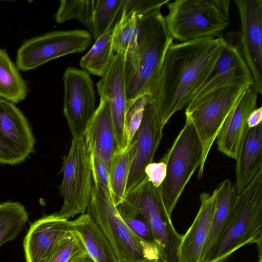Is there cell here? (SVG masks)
<instances>
[{
	"mask_svg": "<svg viewBox=\"0 0 262 262\" xmlns=\"http://www.w3.org/2000/svg\"><path fill=\"white\" fill-rule=\"evenodd\" d=\"M222 37L172 43L163 61L154 100L163 126L190 102L221 55Z\"/></svg>",
	"mask_w": 262,
	"mask_h": 262,
	"instance_id": "cell-1",
	"label": "cell"
},
{
	"mask_svg": "<svg viewBox=\"0 0 262 262\" xmlns=\"http://www.w3.org/2000/svg\"><path fill=\"white\" fill-rule=\"evenodd\" d=\"M138 17L135 51L124 60L127 112L142 95H148L149 99H154L165 54L173 42L161 9Z\"/></svg>",
	"mask_w": 262,
	"mask_h": 262,
	"instance_id": "cell-2",
	"label": "cell"
},
{
	"mask_svg": "<svg viewBox=\"0 0 262 262\" xmlns=\"http://www.w3.org/2000/svg\"><path fill=\"white\" fill-rule=\"evenodd\" d=\"M86 211L105 236L119 262H162L157 247L129 228L113 200L96 185Z\"/></svg>",
	"mask_w": 262,
	"mask_h": 262,
	"instance_id": "cell-3",
	"label": "cell"
},
{
	"mask_svg": "<svg viewBox=\"0 0 262 262\" xmlns=\"http://www.w3.org/2000/svg\"><path fill=\"white\" fill-rule=\"evenodd\" d=\"M230 0H176L168 2L164 17L173 39L185 42L220 37L230 24Z\"/></svg>",
	"mask_w": 262,
	"mask_h": 262,
	"instance_id": "cell-4",
	"label": "cell"
},
{
	"mask_svg": "<svg viewBox=\"0 0 262 262\" xmlns=\"http://www.w3.org/2000/svg\"><path fill=\"white\" fill-rule=\"evenodd\" d=\"M262 239V169L238 194L232 216L206 262H225L240 248Z\"/></svg>",
	"mask_w": 262,
	"mask_h": 262,
	"instance_id": "cell-5",
	"label": "cell"
},
{
	"mask_svg": "<svg viewBox=\"0 0 262 262\" xmlns=\"http://www.w3.org/2000/svg\"><path fill=\"white\" fill-rule=\"evenodd\" d=\"M117 209L120 214L141 215L149 225L162 262H181L179 249L182 234L175 229L163 204L160 187L146 179L126 194Z\"/></svg>",
	"mask_w": 262,
	"mask_h": 262,
	"instance_id": "cell-6",
	"label": "cell"
},
{
	"mask_svg": "<svg viewBox=\"0 0 262 262\" xmlns=\"http://www.w3.org/2000/svg\"><path fill=\"white\" fill-rule=\"evenodd\" d=\"M202 159L200 139L192 122L186 117L172 146L160 160L166 165V176L160 188L163 204L170 216L191 176L200 167Z\"/></svg>",
	"mask_w": 262,
	"mask_h": 262,
	"instance_id": "cell-7",
	"label": "cell"
},
{
	"mask_svg": "<svg viewBox=\"0 0 262 262\" xmlns=\"http://www.w3.org/2000/svg\"><path fill=\"white\" fill-rule=\"evenodd\" d=\"M248 86L233 85L217 89L191 101L186 107L185 117L192 122L202 147L199 178L203 176L210 150L223 123Z\"/></svg>",
	"mask_w": 262,
	"mask_h": 262,
	"instance_id": "cell-8",
	"label": "cell"
},
{
	"mask_svg": "<svg viewBox=\"0 0 262 262\" xmlns=\"http://www.w3.org/2000/svg\"><path fill=\"white\" fill-rule=\"evenodd\" d=\"M62 181L59 186L63 200L58 216L69 220L86 211L93 188L90 153L84 138L72 139L70 150L63 158Z\"/></svg>",
	"mask_w": 262,
	"mask_h": 262,
	"instance_id": "cell-9",
	"label": "cell"
},
{
	"mask_svg": "<svg viewBox=\"0 0 262 262\" xmlns=\"http://www.w3.org/2000/svg\"><path fill=\"white\" fill-rule=\"evenodd\" d=\"M86 30L55 31L25 40L17 51L15 64L28 71L61 56L83 52L91 44Z\"/></svg>",
	"mask_w": 262,
	"mask_h": 262,
	"instance_id": "cell-10",
	"label": "cell"
},
{
	"mask_svg": "<svg viewBox=\"0 0 262 262\" xmlns=\"http://www.w3.org/2000/svg\"><path fill=\"white\" fill-rule=\"evenodd\" d=\"M63 113L73 139L84 138L95 109L93 82L85 70L69 67L63 76Z\"/></svg>",
	"mask_w": 262,
	"mask_h": 262,
	"instance_id": "cell-11",
	"label": "cell"
},
{
	"mask_svg": "<svg viewBox=\"0 0 262 262\" xmlns=\"http://www.w3.org/2000/svg\"><path fill=\"white\" fill-rule=\"evenodd\" d=\"M35 140L26 117L15 104L0 98V163L19 164L34 151Z\"/></svg>",
	"mask_w": 262,
	"mask_h": 262,
	"instance_id": "cell-12",
	"label": "cell"
},
{
	"mask_svg": "<svg viewBox=\"0 0 262 262\" xmlns=\"http://www.w3.org/2000/svg\"><path fill=\"white\" fill-rule=\"evenodd\" d=\"M164 127L161 122L155 101L148 99L141 124L128 145L132 163L126 194L146 179L144 169L152 162L162 139Z\"/></svg>",
	"mask_w": 262,
	"mask_h": 262,
	"instance_id": "cell-13",
	"label": "cell"
},
{
	"mask_svg": "<svg viewBox=\"0 0 262 262\" xmlns=\"http://www.w3.org/2000/svg\"><path fill=\"white\" fill-rule=\"evenodd\" d=\"M222 37L224 43L220 57L191 101L220 88L254 85L252 74L241 50L238 32H228Z\"/></svg>",
	"mask_w": 262,
	"mask_h": 262,
	"instance_id": "cell-14",
	"label": "cell"
},
{
	"mask_svg": "<svg viewBox=\"0 0 262 262\" xmlns=\"http://www.w3.org/2000/svg\"><path fill=\"white\" fill-rule=\"evenodd\" d=\"M241 21L240 48L252 74L254 89L262 93V0H235Z\"/></svg>",
	"mask_w": 262,
	"mask_h": 262,
	"instance_id": "cell-15",
	"label": "cell"
},
{
	"mask_svg": "<svg viewBox=\"0 0 262 262\" xmlns=\"http://www.w3.org/2000/svg\"><path fill=\"white\" fill-rule=\"evenodd\" d=\"M124 60L123 55L116 53L106 72L96 84L100 98L105 99L109 104L117 151L126 147L125 120L127 108L124 75Z\"/></svg>",
	"mask_w": 262,
	"mask_h": 262,
	"instance_id": "cell-16",
	"label": "cell"
},
{
	"mask_svg": "<svg viewBox=\"0 0 262 262\" xmlns=\"http://www.w3.org/2000/svg\"><path fill=\"white\" fill-rule=\"evenodd\" d=\"M72 230L70 221L57 213L36 221L24 241L26 262H49L59 242Z\"/></svg>",
	"mask_w": 262,
	"mask_h": 262,
	"instance_id": "cell-17",
	"label": "cell"
},
{
	"mask_svg": "<svg viewBox=\"0 0 262 262\" xmlns=\"http://www.w3.org/2000/svg\"><path fill=\"white\" fill-rule=\"evenodd\" d=\"M258 93L252 85L243 93L223 123L217 137L218 150L236 160L249 129L247 120L257 107Z\"/></svg>",
	"mask_w": 262,
	"mask_h": 262,
	"instance_id": "cell-18",
	"label": "cell"
},
{
	"mask_svg": "<svg viewBox=\"0 0 262 262\" xmlns=\"http://www.w3.org/2000/svg\"><path fill=\"white\" fill-rule=\"evenodd\" d=\"M216 193L203 192L201 205L190 227L182 234L179 249L181 262H203L204 250L210 233L215 207Z\"/></svg>",
	"mask_w": 262,
	"mask_h": 262,
	"instance_id": "cell-19",
	"label": "cell"
},
{
	"mask_svg": "<svg viewBox=\"0 0 262 262\" xmlns=\"http://www.w3.org/2000/svg\"><path fill=\"white\" fill-rule=\"evenodd\" d=\"M84 139L89 152L97 156L110 171L117 145L109 104L105 99L100 98L99 104L88 123Z\"/></svg>",
	"mask_w": 262,
	"mask_h": 262,
	"instance_id": "cell-20",
	"label": "cell"
},
{
	"mask_svg": "<svg viewBox=\"0 0 262 262\" xmlns=\"http://www.w3.org/2000/svg\"><path fill=\"white\" fill-rule=\"evenodd\" d=\"M235 161L238 194L262 169V123L248 129Z\"/></svg>",
	"mask_w": 262,
	"mask_h": 262,
	"instance_id": "cell-21",
	"label": "cell"
},
{
	"mask_svg": "<svg viewBox=\"0 0 262 262\" xmlns=\"http://www.w3.org/2000/svg\"><path fill=\"white\" fill-rule=\"evenodd\" d=\"M216 193L215 207L211 227L203 257L206 262L215 247L233 213L238 198L235 186L226 179L214 190Z\"/></svg>",
	"mask_w": 262,
	"mask_h": 262,
	"instance_id": "cell-22",
	"label": "cell"
},
{
	"mask_svg": "<svg viewBox=\"0 0 262 262\" xmlns=\"http://www.w3.org/2000/svg\"><path fill=\"white\" fill-rule=\"evenodd\" d=\"M70 223L94 262H119L105 236L88 214H82Z\"/></svg>",
	"mask_w": 262,
	"mask_h": 262,
	"instance_id": "cell-23",
	"label": "cell"
},
{
	"mask_svg": "<svg viewBox=\"0 0 262 262\" xmlns=\"http://www.w3.org/2000/svg\"><path fill=\"white\" fill-rule=\"evenodd\" d=\"M28 92L27 84L16 64L0 48V98L16 104L24 100Z\"/></svg>",
	"mask_w": 262,
	"mask_h": 262,
	"instance_id": "cell-24",
	"label": "cell"
},
{
	"mask_svg": "<svg viewBox=\"0 0 262 262\" xmlns=\"http://www.w3.org/2000/svg\"><path fill=\"white\" fill-rule=\"evenodd\" d=\"M114 28H110L97 39L90 51L80 60V67L94 75L102 77L116 54L112 42Z\"/></svg>",
	"mask_w": 262,
	"mask_h": 262,
	"instance_id": "cell-25",
	"label": "cell"
},
{
	"mask_svg": "<svg viewBox=\"0 0 262 262\" xmlns=\"http://www.w3.org/2000/svg\"><path fill=\"white\" fill-rule=\"evenodd\" d=\"M28 213L18 202L7 201L0 204V246L11 241L24 228Z\"/></svg>",
	"mask_w": 262,
	"mask_h": 262,
	"instance_id": "cell-26",
	"label": "cell"
},
{
	"mask_svg": "<svg viewBox=\"0 0 262 262\" xmlns=\"http://www.w3.org/2000/svg\"><path fill=\"white\" fill-rule=\"evenodd\" d=\"M138 28L137 15L132 13L126 15L121 13L114 28L112 42L115 53H120L125 58L134 54L136 47Z\"/></svg>",
	"mask_w": 262,
	"mask_h": 262,
	"instance_id": "cell-27",
	"label": "cell"
},
{
	"mask_svg": "<svg viewBox=\"0 0 262 262\" xmlns=\"http://www.w3.org/2000/svg\"><path fill=\"white\" fill-rule=\"evenodd\" d=\"M132 158L129 147L117 151L112 161L110 183L113 200L117 207L124 201L130 171Z\"/></svg>",
	"mask_w": 262,
	"mask_h": 262,
	"instance_id": "cell-28",
	"label": "cell"
},
{
	"mask_svg": "<svg viewBox=\"0 0 262 262\" xmlns=\"http://www.w3.org/2000/svg\"><path fill=\"white\" fill-rule=\"evenodd\" d=\"M97 0H62L55 15V21L61 24L71 19L80 21L92 33L93 17Z\"/></svg>",
	"mask_w": 262,
	"mask_h": 262,
	"instance_id": "cell-29",
	"label": "cell"
},
{
	"mask_svg": "<svg viewBox=\"0 0 262 262\" xmlns=\"http://www.w3.org/2000/svg\"><path fill=\"white\" fill-rule=\"evenodd\" d=\"M123 0H97L95 8L92 34L96 40L119 20Z\"/></svg>",
	"mask_w": 262,
	"mask_h": 262,
	"instance_id": "cell-30",
	"label": "cell"
},
{
	"mask_svg": "<svg viewBox=\"0 0 262 262\" xmlns=\"http://www.w3.org/2000/svg\"><path fill=\"white\" fill-rule=\"evenodd\" d=\"M88 254L81 239L72 229L59 242L49 262H73Z\"/></svg>",
	"mask_w": 262,
	"mask_h": 262,
	"instance_id": "cell-31",
	"label": "cell"
},
{
	"mask_svg": "<svg viewBox=\"0 0 262 262\" xmlns=\"http://www.w3.org/2000/svg\"><path fill=\"white\" fill-rule=\"evenodd\" d=\"M148 98V95L139 97L127 112L125 120L126 147L141 124Z\"/></svg>",
	"mask_w": 262,
	"mask_h": 262,
	"instance_id": "cell-32",
	"label": "cell"
},
{
	"mask_svg": "<svg viewBox=\"0 0 262 262\" xmlns=\"http://www.w3.org/2000/svg\"><path fill=\"white\" fill-rule=\"evenodd\" d=\"M90 162L94 184L100 187L113 200L109 169L93 153H90Z\"/></svg>",
	"mask_w": 262,
	"mask_h": 262,
	"instance_id": "cell-33",
	"label": "cell"
},
{
	"mask_svg": "<svg viewBox=\"0 0 262 262\" xmlns=\"http://www.w3.org/2000/svg\"><path fill=\"white\" fill-rule=\"evenodd\" d=\"M169 0H123L122 13L124 15L135 13L144 15L149 12L161 9Z\"/></svg>",
	"mask_w": 262,
	"mask_h": 262,
	"instance_id": "cell-34",
	"label": "cell"
},
{
	"mask_svg": "<svg viewBox=\"0 0 262 262\" xmlns=\"http://www.w3.org/2000/svg\"><path fill=\"white\" fill-rule=\"evenodd\" d=\"M120 215L126 225L136 234L145 241L157 246L149 225L141 215Z\"/></svg>",
	"mask_w": 262,
	"mask_h": 262,
	"instance_id": "cell-35",
	"label": "cell"
},
{
	"mask_svg": "<svg viewBox=\"0 0 262 262\" xmlns=\"http://www.w3.org/2000/svg\"><path fill=\"white\" fill-rule=\"evenodd\" d=\"M146 178L149 182L156 188L160 187L166 176V165L159 161L148 164L144 169Z\"/></svg>",
	"mask_w": 262,
	"mask_h": 262,
	"instance_id": "cell-36",
	"label": "cell"
},
{
	"mask_svg": "<svg viewBox=\"0 0 262 262\" xmlns=\"http://www.w3.org/2000/svg\"><path fill=\"white\" fill-rule=\"evenodd\" d=\"M262 107H256L251 112L247 118V123L249 128H253L261 123Z\"/></svg>",
	"mask_w": 262,
	"mask_h": 262,
	"instance_id": "cell-37",
	"label": "cell"
},
{
	"mask_svg": "<svg viewBox=\"0 0 262 262\" xmlns=\"http://www.w3.org/2000/svg\"><path fill=\"white\" fill-rule=\"evenodd\" d=\"M73 262H94L90 256L88 254L78 259Z\"/></svg>",
	"mask_w": 262,
	"mask_h": 262,
	"instance_id": "cell-38",
	"label": "cell"
},
{
	"mask_svg": "<svg viewBox=\"0 0 262 262\" xmlns=\"http://www.w3.org/2000/svg\"><path fill=\"white\" fill-rule=\"evenodd\" d=\"M258 262H262V248H258Z\"/></svg>",
	"mask_w": 262,
	"mask_h": 262,
	"instance_id": "cell-39",
	"label": "cell"
}]
</instances>
